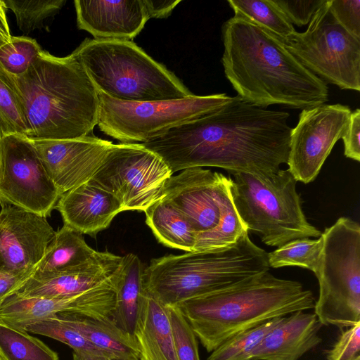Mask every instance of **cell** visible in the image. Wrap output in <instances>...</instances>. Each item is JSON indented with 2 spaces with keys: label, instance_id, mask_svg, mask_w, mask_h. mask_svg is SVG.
<instances>
[{
  "label": "cell",
  "instance_id": "4dcf8cb0",
  "mask_svg": "<svg viewBox=\"0 0 360 360\" xmlns=\"http://www.w3.org/2000/svg\"><path fill=\"white\" fill-rule=\"evenodd\" d=\"M323 246L322 233L318 239L304 238L289 241L268 253L269 266L277 269L296 266L307 269L316 274L319 267Z\"/></svg>",
  "mask_w": 360,
  "mask_h": 360
},
{
  "label": "cell",
  "instance_id": "cb8c5ba5",
  "mask_svg": "<svg viewBox=\"0 0 360 360\" xmlns=\"http://www.w3.org/2000/svg\"><path fill=\"white\" fill-rule=\"evenodd\" d=\"M56 314L112 360H139L134 338L120 328L112 318H95L72 312Z\"/></svg>",
  "mask_w": 360,
  "mask_h": 360
},
{
  "label": "cell",
  "instance_id": "ba28073f",
  "mask_svg": "<svg viewBox=\"0 0 360 360\" xmlns=\"http://www.w3.org/2000/svg\"><path fill=\"white\" fill-rule=\"evenodd\" d=\"M322 236L314 314L321 325L350 327L360 322V226L342 217Z\"/></svg>",
  "mask_w": 360,
  "mask_h": 360
},
{
  "label": "cell",
  "instance_id": "9a60e30c",
  "mask_svg": "<svg viewBox=\"0 0 360 360\" xmlns=\"http://www.w3.org/2000/svg\"><path fill=\"white\" fill-rule=\"evenodd\" d=\"M117 280L116 276L108 283L64 298L24 297L13 293L0 307V323L25 330L28 326L59 312L112 318Z\"/></svg>",
  "mask_w": 360,
  "mask_h": 360
},
{
  "label": "cell",
  "instance_id": "83f0119b",
  "mask_svg": "<svg viewBox=\"0 0 360 360\" xmlns=\"http://www.w3.org/2000/svg\"><path fill=\"white\" fill-rule=\"evenodd\" d=\"M234 16L251 21L283 39L295 30L281 9L273 0H228Z\"/></svg>",
  "mask_w": 360,
  "mask_h": 360
},
{
  "label": "cell",
  "instance_id": "ffe728a7",
  "mask_svg": "<svg viewBox=\"0 0 360 360\" xmlns=\"http://www.w3.org/2000/svg\"><path fill=\"white\" fill-rule=\"evenodd\" d=\"M316 314L297 311L283 316L252 352L250 360H297L321 342Z\"/></svg>",
  "mask_w": 360,
  "mask_h": 360
},
{
  "label": "cell",
  "instance_id": "6da1fadb",
  "mask_svg": "<svg viewBox=\"0 0 360 360\" xmlns=\"http://www.w3.org/2000/svg\"><path fill=\"white\" fill-rule=\"evenodd\" d=\"M289 117L287 112L262 108L237 95L217 110L141 144L159 155L172 174L214 167L231 174L266 176L287 163Z\"/></svg>",
  "mask_w": 360,
  "mask_h": 360
},
{
  "label": "cell",
  "instance_id": "f6af8a7d",
  "mask_svg": "<svg viewBox=\"0 0 360 360\" xmlns=\"http://www.w3.org/2000/svg\"><path fill=\"white\" fill-rule=\"evenodd\" d=\"M353 360H360V355L359 356H357L355 359H354Z\"/></svg>",
  "mask_w": 360,
  "mask_h": 360
},
{
  "label": "cell",
  "instance_id": "8992f818",
  "mask_svg": "<svg viewBox=\"0 0 360 360\" xmlns=\"http://www.w3.org/2000/svg\"><path fill=\"white\" fill-rule=\"evenodd\" d=\"M72 53L98 91L122 101L184 98L193 94L132 40L86 38Z\"/></svg>",
  "mask_w": 360,
  "mask_h": 360
},
{
  "label": "cell",
  "instance_id": "bcb514c9",
  "mask_svg": "<svg viewBox=\"0 0 360 360\" xmlns=\"http://www.w3.org/2000/svg\"><path fill=\"white\" fill-rule=\"evenodd\" d=\"M0 169H1V163H0Z\"/></svg>",
  "mask_w": 360,
  "mask_h": 360
},
{
  "label": "cell",
  "instance_id": "7c38bea8",
  "mask_svg": "<svg viewBox=\"0 0 360 360\" xmlns=\"http://www.w3.org/2000/svg\"><path fill=\"white\" fill-rule=\"evenodd\" d=\"M0 198L45 218L61 194L48 176L30 139H0Z\"/></svg>",
  "mask_w": 360,
  "mask_h": 360
},
{
  "label": "cell",
  "instance_id": "8fae6325",
  "mask_svg": "<svg viewBox=\"0 0 360 360\" xmlns=\"http://www.w3.org/2000/svg\"><path fill=\"white\" fill-rule=\"evenodd\" d=\"M173 175L164 160L141 143L113 144L89 181L113 195L122 211L145 212L162 198Z\"/></svg>",
  "mask_w": 360,
  "mask_h": 360
},
{
  "label": "cell",
  "instance_id": "ee69618b",
  "mask_svg": "<svg viewBox=\"0 0 360 360\" xmlns=\"http://www.w3.org/2000/svg\"><path fill=\"white\" fill-rule=\"evenodd\" d=\"M72 360H112L105 355L88 352V351H73Z\"/></svg>",
  "mask_w": 360,
  "mask_h": 360
},
{
  "label": "cell",
  "instance_id": "7a4b0ae2",
  "mask_svg": "<svg viewBox=\"0 0 360 360\" xmlns=\"http://www.w3.org/2000/svg\"><path fill=\"white\" fill-rule=\"evenodd\" d=\"M221 39L225 76L243 101L262 108L302 110L328 101L327 84L266 30L233 16L224 22Z\"/></svg>",
  "mask_w": 360,
  "mask_h": 360
},
{
  "label": "cell",
  "instance_id": "484cf974",
  "mask_svg": "<svg viewBox=\"0 0 360 360\" xmlns=\"http://www.w3.org/2000/svg\"><path fill=\"white\" fill-rule=\"evenodd\" d=\"M144 212L146 224L160 243L186 252L193 251L196 233L187 218L169 201L162 198Z\"/></svg>",
  "mask_w": 360,
  "mask_h": 360
},
{
  "label": "cell",
  "instance_id": "60d3db41",
  "mask_svg": "<svg viewBox=\"0 0 360 360\" xmlns=\"http://www.w3.org/2000/svg\"><path fill=\"white\" fill-rule=\"evenodd\" d=\"M29 277L14 276L0 271V307L5 300L13 294Z\"/></svg>",
  "mask_w": 360,
  "mask_h": 360
},
{
  "label": "cell",
  "instance_id": "52a82bcc",
  "mask_svg": "<svg viewBox=\"0 0 360 360\" xmlns=\"http://www.w3.org/2000/svg\"><path fill=\"white\" fill-rule=\"evenodd\" d=\"M231 174L230 193L238 216L266 245L279 248L295 239L321 236L306 218L297 181L288 169L266 176Z\"/></svg>",
  "mask_w": 360,
  "mask_h": 360
},
{
  "label": "cell",
  "instance_id": "3957f363",
  "mask_svg": "<svg viewBox=\"0 0 360 360\" xmlns=\"http://www.w3.org/2000/svg\"><path fill=\"white\" fill-rule=\"evenodd\" d=\"M13 78L28 120V139H77L97 125L98 90L72 53L58 57L42 49L24 74Z\"/></svg>",
  "mask_w": 360,
  "mask_h": 360
},
{
  "label": "cell",
  "instance_id": "603a6c76",
  "mask_svg": "<svg viewBox=\"0 0 360 360\" xmlns=\"http://www.w3.org/2000/svg\"><path fill=\"white\" fill-rule=\"evenodd\" d=\"M101 252L91 248L83 234L63 226L55 236L30 278L44 280L84 269L96 261Z\"/></svg>",
  "mask_w": 360,
  "mask_h": 360
},
{
  "label": "cell",
  "instance_id": "5b68a950",
  "mask_svg": "<svg viewBox=\"0 0 360 360\" xmlns=\"http://www.w3.org/2000/svg\"><path fill=\"white\" fill-rule=\"evenodd\" d=\"M248 232L225 248L151 259L144 269L145 290L163 305L176 306L269 271L268 253Z\"/></svg>",
  "mask_w": 360,
  "mask_h": 360
},
{
  "label": "cell",
  "instance_id": "7402d4cb",
  "mask_svg": "<svg viewBox=\"0 0 360 360\" xmlns=\"http://www.w3.org/2000/svg\"><path fill=\"white\" fill-rule=\"evenodd\" d=\"M134 338L139 360H178L168 307L145 290Z\"/></svg>",
  "mask_w": 360,
  "mask_h": 360
},
{
  "label": "cell",
  "instance_id": "ab89813d",
  "mask_svg": "<svg viewBox=\"0 0 360 360\" xmlns=\"http://www.w3.org/2000/svg\"><path fill=\"white\" fill-rule=\"evenodd\" d=\"M360 110L352 112L345 132L342 136L344 154L350 159L360 161Z\"/></svg>",
  "mask_w": 360,
  "mask_h": 360
},
{
  "label": "cell",
  "instance_id": "74e56055",
  "mask_svg": "<svg viewBox=\"0 0 360 360\" xmlns=\"http://www.w3.org/2000/svg\"><path fill=\"white\" fill-rule=\"evenodd\" d=\"M360 322L342 331L331 349L326 351L327 360H353L359 356Z\"/></svg>",
  "mask_w": 360,
  "mask_h": 360
},
{
  "label": "cell",
  "instance_id": "277c9868",
  "mask_svg": "<svg viewBox=\"0 0 360 360\" xmlns=\"http://www.w3.org/2000/svg\"><path fill=\"white\" fill-rule=\"evenodd\" d=\"M311 290L269 271L176 307L196 338L212 352L233 335L271 319L314 307Z\"/></svg>",
  "mask_w": 360,
  "mask_h": 360
},
{
  "label": "cell",
  "instance_id": "44dd1931",
  "mask_svg": "<svg viewBox=\"0 0 360 360\" xmlns=\"http://www.w3.org/2000/svg\"><path fill=\"white\" fill-rule=\"evenodd\" d=\"M122 262L123 256L101 252L100 257L83 270L44 280L29 277L14 293L24 297H71L114 279Z\"/></svg>",
  "mask_w": 360,
  "mask_h": 360
},
{
  "label": "cell",
  "instance_id": "1f68e13d",
  "mask_svg": "<svg viewBox=\"0 0 360 360\" xmlns=\"http://www.w3.org/2000/svg\"><path fill=\"white\" fill-rule=\"evenodd\" d=\"M281 319L276 318L233 335L213 350L207 360H250L265 335Z\"/></svg>",
  "mask_w": 360,
  "mask_h": 360
},
{
  "label": "cell",
  "instance_id": "ac0fdd59",
  "mask_svg": "<svg viewBox=\"0 0 360 360\" xmlns=\"http://www.w3.org/2000/svg\"><path fill=\"white\" fill-rule=\"evenodd\" d=\"M78 29L98 39L131 40L149 20L143 0H75Z\"/></svg>",
  "mask_w": 360,
  "mask_h": 360
},
{
  "label": "cell",
  "instance_id": "d6986e66",
  "mask_svg": "<svg viewBox=\"0 0 360 360\" xmlns=\"http://www.w3.org/2000/svg\"><path fill=\"white\" fill-rule=\"evenodd\" d=\"M55 209L63 224L91 236L107 229L114 217L123 212L119 201L89 181L62 194Z\"/></svg>",
  "mask_w": 360,
  "mask_h": 360
},
{
  "label": "cell",
  "instance_id": "836d02e7",
  "mask_svg": "<svg viewBox=\"0 0 360 360\" xmlns=\"http://www.w3.org/2000/svg\"><path fill=\"white\" fill-rule=\"evenodd\" d=\"M41 50L33 38L12 36L8 43L0 46V66L10 75L18 77L28 70Z\"/></svg>",
  "mask_w": 360,
  "mask_h": 360
},
{
  "label": "cell",
  "instance_id": "7bdbcfd3",
  "mask_svg": "<svg viewBox=\"0 0 360 360\" xmlns=\"http://www.w3.org/2000/svg\"><path fill=\"white\" fill-rule=\"evenodd\" d=\"M7 10L4 1L0 0V46L8 43L12 37L7 20Z\"/></svg>",
  "mask_w": 360,
  "mask_h": 360
},
{
  "label": "cell",
  "instance_id": "d590c367",
  "mask_svg": "<svg viewBox=\"0 0 360 360\" xmlns=\"http://www.w3.org/2000/svg\"><path fill=\"white\" fill-rule=\"evenodd\" d=\"M178 360H200L197 338L176 306L167 307Z\"/></svg>",
  "mask_w": 360,
  "mask_h": 360
},
{
  "label": "cell",
  "instance_id": "f35d334b",
  "mask_svg": "<svg viewBox=\"0 0 360 360\" xmlns=\"http://www.w3.org/2000/svg\"><path fill=\"white\" fill-rule=\"evenodd\" d=\"M331 12L349 33L360 39V0H329Z\"/></svg>",
  "mask_w": 360,
  "mask_h": 360
},
{
  "label": "cell",
  "instance_id": "30bf717a",
  "mask_svg": "<svg viewBox=\"0 0 360 360\" xmlns=\"http://www.w3.org/2000/svg\"><path fill=\"white\" fill-rule=\"evenodd\" d=\"M278 39L324 82L340 89L360 91V39L335 19L329 0L317 10L304 32Z\"/></svg>",
  "mask_w": 360,
  "mask_h": 360
},
{
  "label": "cell",
  "instance_id": "4fadbf2b",
  "mask_svg": "<svg viewBox=\"0 0 360 360\" xmlns=\"http://www.w3.org/2000/svg\"><path fill=\"white\" fill-rule=\"evenodd\" d=\"M351 112L349 106L340 103H324L302 110L291 130L286 163L297 181L308 184L316 179L345 132Z\"/></svg>",
  "mask_w": 360,
  "mask_h": 360
},
{
  "label": "cell",
  "instance_id": "b9f144b4",
  "mask_svg": "<svg viewBox=\"0 0 360 360\" xmlns=\"http://www.w3.org/2000/svg\"><path fill=\"white\" fill-rule=\"evenodd\" d=\"M180 1L181 0H143L149 19L167 18Z\"/></svg>",
  "mask_w": 360,
  "mask_h": 360
},
{
  "label": "cell",
  "instance_id": "d6a6232c",
  "mask_svg": "<svg viewBox=\"0 0 360 360\" xmlns=\"http://www.w3.org/2000/svg\"><path fill=\"white\" fill-rule=\"evenodd\" d=\"M7 9L14 13L19 29L29 33L40 29L46 19L56 15L65 0H4Z\"/></svg>",
  "mask_w": 360,
  "mask_h": 360
},
{
  "label": "cell",
  "instance_id": "5bb4252c",
  "mask_svg": "<svg viewBox=\"0 0 360 360\" xmlns=\"http://www.w3.org/2000/svg\"><path fill=\"white\" fill-rule=\"evenodd\" d=\"M0 271L31 276L56 231L46 218L0 198Z\"/></svg>",
  "mask_w": 360,
  "mask_h": 360
},
{
  "label": "cell",
  "instance_id": "e575fe53",
  "mask_svg": "<svg viewBox=\"0 0 360 360\" xmlns=\"http://www.w3.org/2000/svg\"><path fill=\"white\" fill-rule=\"evenodd\" d=\"M25 330L58 340L70 346L73 351H88L105 355L57 314L28 326Z\"/></svg>",
  "mask_w": 360,
  "mask_h": 360
},
{
  "label": "cell",
  "instance_id": "d4e9b609",
  "mask_svg": "<svg viewBox=\"0 0 360 360\" xmlns=\"http://www.w3.org/2000/svg\"><path fill=\"white\" fill-rule=\"evenodd\" d=\"M144 269V265L137 255L129 253L123 256L116 285L112 319L120 328L133 338L141 300L145 292Z\"/></svg>",
  "mask_w": 360,
  "mask_h": 360
},
{
  "label": "cell",
  "instance_id": "8d00e7d4",
  "mask_svg": "<svg viewBox=\"0 0 360 360\" xmlns=\"http://www.w3.org/2000/svg\"><path fill=\"white\" fill-rule=\"evenodd\" d=\"M293 25H308L326 0H273Z\"/></svg>",
  "mask_w": 360,
  "mask_h": 360
},
{
  "label": "cell",
  "instance_id": "f1b7e54d",
  "mask_svg": "<svg viewBox=\"0 0 360 360\" xmlns=\"http://www.w3.org/2000/svg\"><path fill=\"white\" fill-rule=\"evenodd\" d=\"M29 133L22 96L13 77L0 66V139L11 134L28 138Z\"/></svg>",
  "mask_w": 360,
  "mask_h": 360
},
{
  "label": "cell",
  "instance_id": "2e32d148",
  "mask_svg": "<svg viewBox=\"0 0 360 360\" xmlns=\"http://www.w3.org/2000/svg\"><path fill=\"white\" fill-rule=\"evenodd\" d=\"M30 140L61 195L89 181L113 145L91 134L72 139Z\"/></svg>",
  "mask_w": 360,
  "mask_h": 360
},
{
  "label": "cell",
  "instance_id": "4316f807",
  "mask_svg": "<svg viewBox=\"0 0 360 360\" xmlns=\"http://www.w3.org/2000/svg\"><path fill=\"white\" fill-rule=\"evenodd\" d=\"M220 219L214 229L196 234L193 251H206L227 247L248 231L233 205L229 177L224 176L220 193Z\"/></svg>",
  "mask_w": 360,
  "mask_h": 360
},
{
  "label": "cell",
  "instance_id": "9c48e42d",
  "mask_svg": "<svg viewBox=\"0 0 360 360\" xmlns=\"http://www.w3.org/2000/svg\"><path fill=\"white\" fill-rule=\"evenodd\" d=\"M98 123L105 134L123 143H143L170 129L217 110L232 97L226 94L174 100L129 102L98 91Z\"/></svg>",
  "mask_w": 360,
  "mask_h": 360
},
{
  "label": "cell",
  "instance_id": "f546056e",
  "mask_svg": "<svg viewBox=\"0 0 360 360\" xmlns=\"http://www.w3.org/2000/svg\"><path fill=\"white\" fill-rule=\"evenodd\" d=\"M0 360H58V356L27 331L0 323Z\"/></svg>",
  "mask_w": 360,
  "mask_h": 360
},
{
  "label": "cell",
  "instance_id": "e0dca14e",
  "mask_svg": "<svg viewBox=\"0 0 360 360\" xmlns=\"http://www.w3.org/2000/svg\"><path fill=\"white\" fill-rule=\"evenodd\" d=\"M224 175L202 167H192L172 175L162 198L173 204L197 233L208 231L220 219V193Z\"/></svg>",
  "mask_w": 360,
  "mask_h": 360
}]
</instances>
